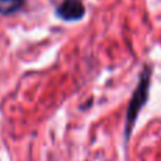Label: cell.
<instances>
[{
  "instance_id": "3957f363",
  "label": "cell",
  "mask_w": 161,
  "mask_h": 161,
  "mask_svg": "<svg viewBox=\"0 0 161 161\" xmlns=\"http://www.w3.org/2000/svg\"><path fill=\"white\" fill-rule=\"evenodd\" d=\"M23 6V0H0V14H11Z\"/></svg>"
},
{
  "instance_id": "7a4b0ae2",
  "label": "cell",
  "mask_w": 161,
  "mask_h": 161,
  "mask_svg": "<svg viewBox=\"0 0 161 161\" xmlns=\"http://www.w3.org/2000/svg\"><path fill=\"white\" fill-rule=\"evenodd\" d=\"M57 14L65 21H75L83 17L85 7L80 0H64L57 8Z\"/></svg>"
},
{
  "instance_id": "6da1fadb",
  "label": "cell",
  "mask_w": 161,
  "mask_h": 161,
  "mask_svg": "<svg viewBox=\"0 0 161 161\" xmlns=\"http://www.w3.org/2000/svg\"><path fill=\"white\" fill-rule=\"evenodd\" d=\"M148 83H150V68L146 67L144 71H143V74H142V78L139 80L137 89L133 93L130 106H129V109H127V120H126V134H127V136L130 134L131 126H133L134 122H136V117H137V114H139V110L146 103V100H147Z\"/></svg>"
}]
</instances>
